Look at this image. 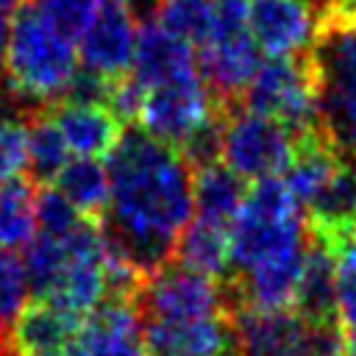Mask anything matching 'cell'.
Returning <instances> with one entry per match:
<instances>
[{
	"instance_id": "1",
	"label": "cell",
	"mask_w": 356,
	"mask_h": 356,
	"mask_svg": "<svg viewBox=\"0 0 356 356\" xmlns=\"http://www.w3.org/2000/svg\"><path fill=\"white\" fill-rule=\"evenodd\" d=\"M192 181L195 170L184 153L142 125H125L108 153V206L100 228L106 245L145 278L172 261L195 211Z\"/></svg>"
},
{
	"instance_id": "2",
	"label": "cell",
	"mask_w": 356,
	"mask_h": 356,
	"mask_svg": "<svg viewBox=\"0 0 356 356\" xmlns=\"http://www.w3.org/2000/svg\"><path fill=\"white\" fill-rule=\"evenodd\" d=\"M8 103L25 114L58 103L81 70L78 44L67 39L36 6L25 0L17 6L6 58Z\"/></svg>"
},
{
	"instance_id": "3",
	"label": "cell",
	"mask_w": 356,
	"mask_h": 356,
	"mask_svg": "<svg viewBox=\"0 0 356 356\" xmlns=\"http://www.w3.org/2000/svg\"><path fill=\"white\" fill-rule=\"evenodd\" d=\"M317 28L309 47L317 75L320 128L345 156H356V8H314Z\"/></svg>"
},
{
	"instance_id": "4",
	"label": "cell",
	"mask_w": 356,
	"mask_h": 356,
	"mask_svg": "<svg viewBox=\"0 0 356 356\" xmlns=\"http://www.w3.org/2000/svg\"><path fill=\"white\" fill-rule=\"evenodd\" d=\"M298 248H306V220L300 214V203L275 175L253 181L231 225V278L264 259Z\"/></svg>"
},
{
	"instance_id": "5",
	"label": "cell",
	"mask_w": 356,
	"mask_h": 356,
	"mask_svg": "<svg viewBox=\"0 0 356 356\" xmlns=\"http://www.w3.org/2000/svg\"><path fill=\"white\" fill-rule=\"evenodd\" d=\"M239 106L281 122L295 139L320 128L317 75L309 50L298 56H270L259 64Z\"/></svg>"
},
{
	"instance_id": "6",
	"label": "cell",
	"mask_w": 356,
	"mask_h": 356,
	"mask_svg": "<svg viewBox=\"0 0 356 356\" xmlns=\"http://www.w3.org/2000/svg\"><path fill=\"white\" fill-rule=\"evenodd\" d=\"M134 303L142 320H195L236 312L231 284L195 273L178 261L150 273Z\"/></svg>"
},
{
	"instance_id": "7",
	"label": "cell",
	"mask_w": 356,
	"mask_h": 356,
	"mask_svg": "<svg viewBox=\"0 0 356 356\" xmlns=\"http://www.w3.org/2000/svg\"><path fill=\"white\" fill-rule=\"evenodd\" d=\"M295 153V136L275 120L234 106L222 131L220 161L242 181H261L284 172Z\"/></svg>"
},
{
	"instance_id": "8",
	"label": "cell",
	"mask_w": 356,
	"mask_h": 356,
	"mask_svg": "<svg viewBox=\"0 0 356 356\" xmlns=\"http://www.w3.org/2000/svg\"><path fill=\"white\" fill-rule=\"evenodd\" d=\"M225 108H234V106H225L222 100H217V95L206 86L200 72H195V75L147 89L145 108L136 125L181 147L206 120H211L217 111H225Z\"/></svg>"
},
{
	"instance_id": "9",
	"label": "cell",
	"mask_w": 356,
	"mask_h": 356,
	"mask_svg": "<svg viewBox=\"0 0 356 356\" xmlns=\"http://www.w3.org/2000/svg\"><path fill=\"white\" fill-rule=\"evenodd\" d=\"M147 356H242L236 312L195 320H142Z\"/></svg>"
},
{
	"instance_id": "10",
	"label": "cell",
	"mask_w": 356,
	"mask_h": 356,
	"mask_svg": "<svg viewBox=\"0 0 356 356\" xmlns=\"http://www.w3.org/2000/svg\"><path fill=\"white\" fill-rule=\"evenodd\" d=\"M136 17L122 0H103L78 39L81 70L117 81L131 72L136 50Z\"/></svg>"
},
{
	"instance_id": "11",
	"label": "cell",
	"mask_w": 356,
	"mask_h": 356,
	"mask_svg": "<svg viewBox=\"0 0 356 356\" xmlns=\"http://www.w3.org/2000/svg\"><path fill=\"white\" fill-rule=\"evenodd\" d=\"M259 44L250 28L242 31H211L197 44V70L206 86L225 106H239L242 92L259 70Z\"/></svg>"
},
{
	"instance_id": "12",
	"label": "cell",
	"mask_w": 356,
	"mask_h": 356,
	"mask_svg": "<svg viewBox=\"0 0 356 356\" xmlns=\"http://www.w3.org/2000/svg\"><path fill=\"white\" fill-rule=\"evenodd\" d=\"M67 356H147L136 303L128 298H106L81 320L67 345Z\"/></svg>"
},
{
	"instance_id": "13",
	"label": "cell",
	"mask_w": 356,
	"mask_h": 356,
	"mask_svg": "<svg viewBox=\"0 0 356 356\" xmlns=\"http://www.w3.org/2000/svg\"><path fill=\"white\" fill-rule=\"evenodd\" d=\"M250 33L267 56H298L314 42L317 11L312 0H250Z\"/></svg>"
},
{
	"instance_id": "14",
	"label": "cell",
	"mask_w": 356,
	"mask_h": 356,
	"mask_svg": "<svg viewBox=\"0 0 356 356\" xmlns=\"http://www.w3.org/2000/svg\"><path fill=\"white\" fill-rule=\"evenodd\" d=\"M242 356H312V325L295 312L236 309Z\"/></svg>"
},
{
	"instance_id": "15",
	"label": "cell",
	"mask_w": 356,
	"mask_h": 356,
	"mask_svg": "<svg viewBox=\"0 0 356 356\" xmlns=\"http://www.w3.org/2000/svg\"><path fill=\"white\" fill-rule=\"evenodd\" d=\"M50 117L56 120L67 147L81 159L108 156L125 131L120 117L103 103L58 100L50 106Z\"/></svg>"
},
{
	"instance_id": "16",
	"label": "cell",
	"mask_w": 356,
	"mask_h": 356,
	"mask_svg": "<svg viewBox=\"0 0 356 356\" xmlns=\"http://www.w3.org/2000/svg\"><path fill=\"white\" fill-rule=\"evenodd\" d=\"M197 70V56L192 53V47L172 36L170 31H164L156 19L142 22L139 33H136V50H134V64H131V75L145 86H161L186 75H195Z\"/></svg>"
},
{
	"instance_id": "17",
	"label": "cell",
	"mask_w": 356,
	"mask_h": 356,
	"mask_svg": "<svg viewBox=\"0 0 356 356\" xmlns=\"http://www.w3.org/2000/svg\"><path fill=\"white\" fill-rule=\"evenodd\" d=\"M295 312L312 325H337V259L334 253L306 234V264L295 295Z\"/></svg>"
},
{
	"instance_id": "18",
	"label": "cell",
	"mask_w": 356,
	"mask_h": 356,
	"mask_svg": "<svg viewBox=\"0 0 356 356\" xmlns=\"http://www.w3.org/2000/svg\"><path fill=\"white\" fill-rule=\"evenodd\" d=\"M81 317L70 314L67 309L31 298L25 309L17 314L14 325L8 328V342L17 356L25 353H47V350H64L78 331Z\"/></svg>"
},
{
	"instance_id": "19",
	"label": "cell",
	"mask_w": 356,
	"mask_h": 356,
	"mask_svg": "<svg viewBox=\"0 0 356 356\" xmlns=\"http://www.w3.org/2000/svg\"><path fill=\"white\" fill-rule=\"evenodd\" d=\"M345 153L331 145L323 128L303 134L295 139V153H292L289 167L284 170V184L289 186L298 203H309L325 186V181L334 175Z\"/></svg>"
},
{
	"instance_id": "20",
	"label": "cell",
	"mask_w": 356,
	"mask_h": 356,
	"mask_svg": "<svg viewBox=\"0 0 356 356\" xmlns=\"http://www.w3.org/2000/svg\"><path fill=\"white\" fill-rule=\"evenodd\" d=\"M172 261L231 284V228L200 217L189 220V225L178 236Z\"/></svg>"
},
{
	"instance_id": "21",
	"label": "cell",
	"mask_w": 356,
	"mask_h": 356,
	"mask_svg": "<svg viewBox=\"0 0 356 356\" xmlns=\"http://www.w3.org/2000/svg\"><path fill=\"white\" fill-rule=\"evenodd\" d=\"M192 192H195V211L200 220L231 228L248 189L242 186L239 175H234L222 161H214L195 170Z\"/></svg>"
},
{
	"instance_id": "22",
	"label": "cell",
	"mask_w": 356,
	"mask_h": 356,
	"mask_svg": "<svg viewBox=\"0 0 356 356\" xmlns=\"http://www.w3.org/2000/svg\"><path fill=\"white\" fill-rule=\"evenodd\" d=\"M67 142L50 117V106L28 114V147H25V175L36 186H53L58 172L67 167Z\"/></svg>"
},
{
	"instance_id": "23",
	"label": "cell",
	"mask_w": 356,
	"mask_h": 356,
	"mask_svg": "<svg viewBox=\"0 0 356 356\" xmlns=\"http://www.w3.org/2000/svg\"><path fill=\"white\" fill-rule=\"evenodd\" d=\"M86 220L103 217L108 206V167H103L97 159H75L67 161V167L58 172L53 184Z\"/></svg>"
},
{
	"instance_id": "24",
	"label": "cell",
	"mask_w": 356,
	"mask_h": 356,
	"mask_svg": "<svg viewBox=\"0 0 356 356\" xmlns=\"http://www.w3.org/2000/svg\"><path fill=\"white\" fill-rule=\"evenodd\" d=\"M36 192L28 175L0 184V248L17 250L36 236Z\"/></svg>"
},
{
	"instance_id": "25",
	"label": "cell",
	"mask_w": 356,
	"mask_h": 356,
	"mask_svg": "<svg viewBox=\"0 0 356 356\" xmlns=\"http://www.w3.org/2000/svg\"><path fill=\"white\" fill-rule=\"evenodd\" d=\"M156 22L186 44H200L211 28V0H161Z\"/></svg>"
},
{
	"instance_id": "26",
	"label": "cell",
	"mask_w": 356,
	"mask_h": 356,
	"mask_svg": "<svg viewBox=\"0 0 356 356\" xmlns=\"http://www.w3.org/2000/svg\"><path fill=\"white\" fill-rule=\"evenodd\" d=\"M31 298V284L25 273V261L8 250L0 248V334H8L17 314L25 309Z\"/></svg>"
},
{
	"instance_id": "27",
	"label": "cell",
	"mask_w": 356,
	"mask_h": 356,
	"mask_svg": "<svg viewBox=\"0 0 356 356\" xmlns=\"http://www.w3.org/2000/svg\"><path fill=\"white\" fill-rule=\"evenodd\" d=\"M86 217H81L78 209L56 186H39V192H36V231L39 234L67 236Z\"/></svg>"
},
{
	"instance_id": "28",
	"label": "cell",
	"mask_w": 356,
	"mask_h": 356,
	"mask_svg": "<svg viewBox=\"0 0 356 356\" xmlns=\"http://www.w3.org/2000/svg\"><path fill=\"white\" fill-rule=\"evenodd\" d=\"M25 147H28V114L0 111V184L25 175Z\"/></svg>"
},
{
	"instance_id": "29",
	"label": "cell",
	"mask_w": 356,
	"mask_h": 356,
	"mask_svg": "<svg viewBox=\"0 0 356 356\" xmlns=\"http://www.w3.org/2000/svg\"><path fill=\"white\" fill-rule=\"evenodd\" d=\"M103 0H36L42 14L67 36L78 44L81 33L89 28L92 17L97 14Z\"/></svg>"
},
{
	"instance_id": "30",
	"label": "cell",
	"mask_w": 356,
	"mask_h": 356,
	"mask_svg": "<svg viewBox=\"0 0 356 356\" xmlns=\"http://www.w3.org/2000/svg\"><path fill=\"white\" fill-rule=\"evenodd\" d=\"M337 309L339 325L348 334H356V242L345 245L337 256Z\"/></svg>"
},
{
	"instance_id": "31",
	"label": "cell",
	"mask_w": 356,
	"mask_h": 356,
	"mask_svg": "<svg viewBox=\"0 0 356 356\" xmlns=\"http://www.w3.org/2000/svg\"><path fill=\"white\" fill-rule=\"evenodd\" d=\"M14 14H17V0H0V67H3V58H6V47H8Z\"/></svg>"
},
{
	"instance_id": "32",
	"label": "cell",
	"mask_w": 356,
	"mask_h": 356,
	"mask_svg": "<svg viewBox=\"0 0 356 356\" xmlns=\"http://www.w3.org/2000/svg\"><path fill=\"white\" fill-rule=\"evenodd\" d=\"M122 3L131 8L136 22H150L159 14V6H161V0H122Z\"/></svg>"
},
{
	"instance_id": "33",
	"label": "cell",
	"mask_w": 356,
	"mask_h": 356,
	"mask_svg": "<svg viewBox=\"0 0 356 356\" xmlns=\"http://www.w3.org/2000/svg\"><path fill=\"white\" fill-rule=\"evenodd\" d=\"M0 356H17L11 342H8V334H0Z\"/></svg>"
},
{
	"instance_id": "34",
	"label": "cell",
	"mask_w": 356,
	"mask_h": 356,
	"mask_svg": "<svg viewBox=\"0 0 356 356\" xmlns=\"http://www.w3.org/2000/svg\"><path fill=\"white\" fill-rule=\"evenodd\" d=\"M25 356H67L61 350H47V353H25Z\"/></svg>"
}]
</instances>
